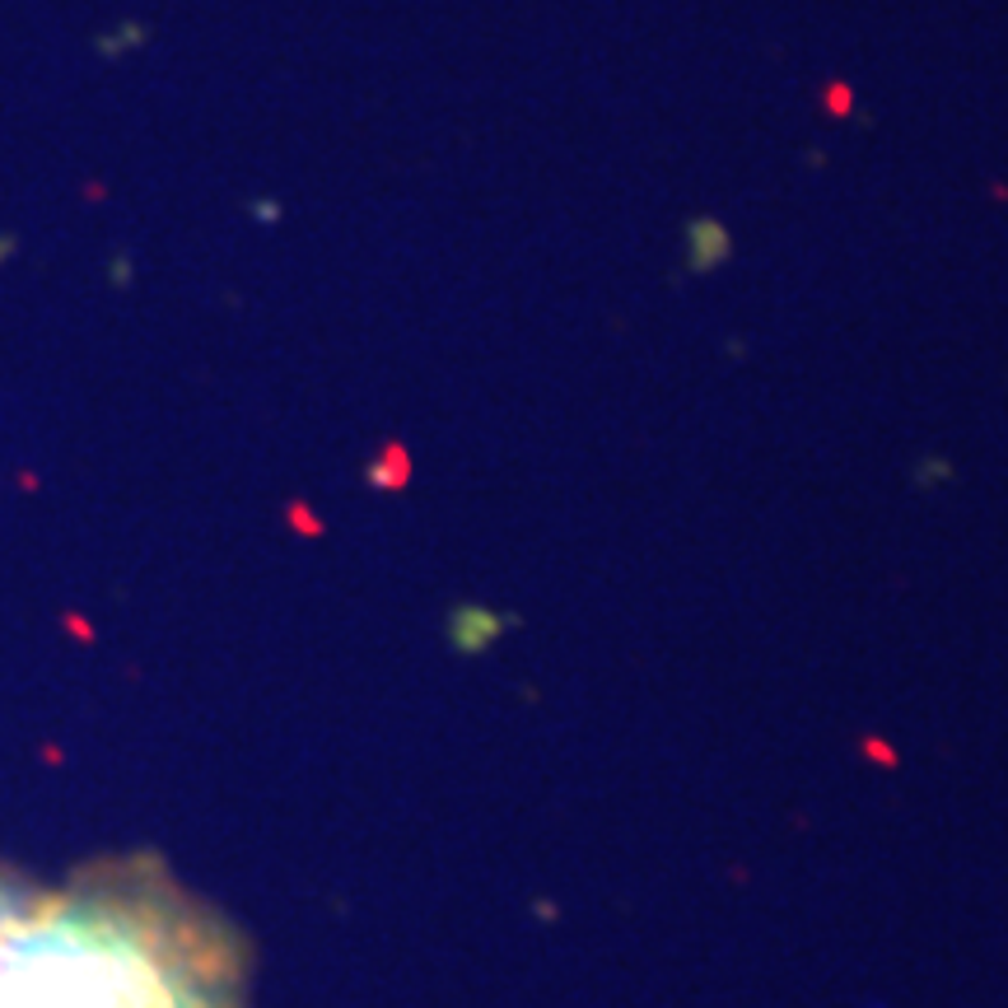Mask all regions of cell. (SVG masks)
I'll return each mask as SVG.
<instances>
[{"label": "cell", "mask_w": 1008, "mask_h": 1008, "mask_svg": "<svg viewBox=\"0 0 1008 1008\" xmlns=\"http://www.w3.org/2000/svg\"><path fill=\"white\" fill-rule=\"evenodd\" d=\"M14 253H20V238H14V234H0V267H5Z\"/></svg>", "instance_id": "obj_4"}, {"label": "cell", "mask_w": 1008, "mask_h": 1008, "mask_svg": "<svg viewBox=\"0 0 1008 1008\" xmlns=\"http://www.w3.org/2000/svg\"><path fill=\"white\" fill-rule=\"evenodd\" d=\"M145 43V28L141 24H121L108 38H98V57H121L127 47H141Z\"/></svg>", "instance_id": "obj_3"}, {"label": "cell", "mask_w": 1008, "mask_h": 1008, "mask_svg": "<svg viewBox=\"0 0 1008 1008\" xmlns=\"http://www.w3.org/2000/svg\"><path fill=\"white\" fill-rule=\"evenodd\" d=\"M108 276H113L117 285H127V281H131V262H127V257H117V262L108 267Z\"/></svg>", "instance_id": "obj_5"}, {"label": "cell", "mask_w": 1008, "mask_h": 1008, "mask_svg": "<svg viewBox=\"0 0 1008 1008\" xmlns=\"http://www.w3.org/2000/svg\"><path fill=\"white\" fill-rule=\"evenodd\" d=\"M0 1008H248V948L160 859H103L0 929Z\"/></svg>", "instance_id": "obj_1"}, {"label": "cell", "mask_w": 1008, "mask_h": 1008, "mask_svg": "<svg viewBox=\"0 0 1008 1008\" xmlns=\"http://www.w3.org/2000/svg\"><path fill=\"white\" fill-rule=\"evenodd\" d=\"M28 892H33V882H28L24 874H14L10 864H0V929H5L10 919L20 915V906L28 901Z\"/></svg>", "instance_id": "obj_2"}]
</instances>
